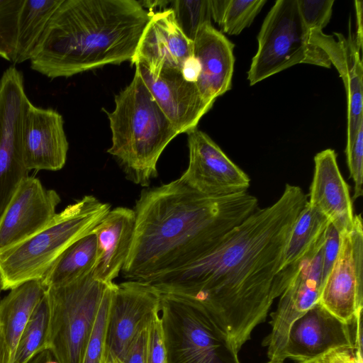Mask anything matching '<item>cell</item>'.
Masks as SVG:
<instances>
[{
    "instance_id": "23",
    "label": "cell",
    "mask_w": 363,
    "mask_h": 363,
    "mask_svg": "<svg viewBox=\"0 0 363 363\" xmlns=\"http://www.w3.org/2000/svg\"><path fill=\"white\" fill-rule=\"evenodd\" d=\"M330 223L325 216L306 202L294 222L284 251L279 272L286 287L309 248Z\"/></svg>"
},
{
    "instance_id": "8",
    "label": "cell",
    "mask_w": 363,
    "mask_h": 363,
    "mask_svg": "<svg viewBox=\"0 0 363 363\" xmlns=\"http://www.w3.org/2000/svg\"><path fill=\"white\" fill-rule=\"evenodd\" d=\"M258 47L247 72L252 86L297 64L331 67L328 56L311 42L297 0H278L266 16L257 35Z\"/></svg>"
},
{
    "instance_id": "5",
    "label": "cell",
    "mask_w": 363,
    "mask_h": 363,
    "mask_svg": "<svg viewBox=\"0 0 363 363\" xmlns=\"http://www.w3.org/2000/svg\"><path fill=\"white\" fill-rule=\"evenodd\" d=\"M111 210L107 203L84 196L57 213L31 237L0 250L2 290L42 279L60 256L74 242L90 233Z\"/></svg>"
},
{
    "instance_id": "20",
    "label": "cell",
    "mask_w": 363,
    "mask_h": 363,
    "mask_svg": "<svg viewBox=\"0 0 363 363\" xmlns=\"http://www.w3.org/2000/svg\"><path fill=\"white\" fill-rule=\"evenodd\" d=\"M234 44L211 23L200 28L193 40V55L200 70L195 82L203 101L212 108L216 99L231 89Z\"/></svg>"
},
{
    "instance_id": "28",
    "label": "cell",
    "mask_w": 363,
    "mask_h": 363,
    "mask_svg": "<svg viewBox=\"0 0 363 363\" xmlns=\"http://www.w3.org/2000/svg\"><path fill=\"white\" fill-rule=\"evenodd\" d=\"M176 22L187 38L193 41L201 26L211 23L209 0L171 1Z\"/></svg>"
},
{
    "instance_id": "13",
    "label": "cell",
    "mask_w": 363,
    "mask_h": 363,
    "mask_svg": "<svg viewBox=\"0 0 363 363\" xmlns=\"http://www.w3.org/2000/svg\"><path fill=\"white\" fill-rule=\"evenodd\" d=\"M188 134L189 164L179 177L196 191L213 197L247 192L250 179L204 132Z\"/></svg>"
},
{
    "instance_id": "24",
    "label": "cell",
    "mask_w": 363,
    "mask_h": 363,
    "mask_svg": "<svg viewBox=\"0 0 363 363\" xmlns=\"http://www.w3.org/2000/svg\"><path fill=\"white\" fill-rule=\"evenodd\" d=\"M63 0H23L18 12L13 64L30 60L55 11Z\"/></svg>"
},
{
    "instance_id": "29",
    "label": "cell",
    "mask_w": 363,
    "mask_h": 363,
    "mask_svg": "<svg viewBox=\"0 0 363 363\" xmlns=\"http://www.w3.org/2000/svg\"><path fill=\"white\" fill-rule=\"evenodd\" d=\"M113 284L107 287L103 296L86 344L82 363H103L111 289Z\"/></svg>"
},
{
    "instance_id": "17",
    "label": "cell",
    "mask_w": 363,
    "mask_h": 363,
    "mask_svg": "<svg viewBox=\"0 0 363 363\" xmlns=\"http://www.w3.org/2000/svg\"><path fill=\"white\" fill-rule=\"evenodd\" d=\"M193 56V41L183 33L172 9L167 8L152 12L130 61L157 76L162 70L182 72Z\"/></svg>"
},
{
    "instance_id": "39",
    "label": "cell",
    "mask_w": 363,
    "mask_h": 363,
    "mask_svg": "<svg viewBox=\"0 0 363 363\" xmlns=\"http://www.w3.org/2000/svg\"><path fill=\"white\" fill-rule=\"evenodd\" d=\"M49 352V350H44L41 352L32 359L29 363H40L47 357Z\"/></svg>"
},
{
    "instance_id": "32",
    "label": "cell",
    "mask_w": 363,
    "mask_h": 363,
    "mask_svg": "<svg viewBox=\"0 0 363 363\" xmlns=\"http://www.w3.org/2000/svg\"><path fill=\"white\" fill-rule=\"evenodd\" d=\"M346 153L350 177L353 179V199L362 196L363 189V123L360 125L354 143Z\"/></svg>"
},
{
    "instance_id": "4",
    "label": "cell",
    "mask_w": 363,
    "mask_h": 363,
    "mask_svg": "<svg viewBox=\"0 0 363 363\" xmlns=\"http://www.w3.org/2000/svg\"><path fill=\"white\" fill-rule=\"evenodd\" d=\"M111 155L135 184L147 186L157 176L158 160L179 133L161 110L140 75L115 97L107 112Z\"/></svg>"
},
{
    "instance_id": "36",
    "label": "cell",
    "mask_w": 363,
    "mask_h": 363,
    "mask_svg": "<svg viewBox=\"0 0 363 363\" xmlns=\"http://www.w3.org/2000/svg\"><path fill=\"white\" fill-rule=\"evenodd\" d=\"M311 363H355L353 348L331 350Z\"/></svg>"
},
{
    "instance_id": "12",
    "label": "cell",
    "mask_w": 363,
    "mask_h": 363,
    "mask_svg": "<svg viewBox=\"0 0 363 363\" xmlns=\"http://www.w3.org/2000/svg\"><path fill=\"white\" fill-rule=\"evenodd\" d=\"M324 233L302 259L298 270L280 296L277 309L271 314V332L262 343L267 347L270 360L284 361L283 351L291 324L319 301L324 283L322 259Z\"/></svg>"
},
{
    "instance_id": "22",
    "label": "cell",
    "mask_w": 363,
    "mask_h": 363,
    "mask_svg": "<svg viewBox=\"0 0 363 363\" xmlns=\"http://www.w3.org/2000/svg\"><path fill=\"white\" fill-rule=\"evenodd\" d=\"M135 225L133 209H111L91 231L96 238V259L94 277L111 284L125 263L132 244Z\"/></svg>"
},
{
    "instance_id": "30",
    "label": "cell",
    "mask_w": 363,
    "mask_h": 363,
    "mask_svg": "<svg viewBox=\"0 0 363 363\" xmlns=\"http://www.w3.org/2000/svg\"><path fill=\"white\" fill-rule=\"evenodd\" d=\"M23 0H0V57L11 61L18 12Z\"/></svg>"
},
{
    "instance_id": "27",
    "label": "cell",
    "mask_w": 363,
    "mask_h": 363,
    "mask_svg": "<svg viewBox=\"0 0 363 363\" xmlns=\"http://www.w3.org/2000/svg\"><path fill=\"white\" fill-rule=\"evenodd\" d=\"M49 313V301L45 290L26 325L13 363H29L38 354L47 350Z\"/></svg>"
},
{
    "instance_id": "41",
    "label": "cell",
    "mask_w": 363,
    "mask_h": 363,
    "mask_svg": "<svg viewBox=\"0 0 363 363\" xmlns=\"http://www.w3.org/2000/svg\"><path fill=\"white\" fill-rule=\"evenodd\" d=\"M267 363H283V362L281 361H274V360H270L269 362Z\"/></svg>"
},
{
    "instance_id": "37",
    "label": "cell",
    "mask_w": 363,
    "mask_h": 363,
    "mask_svg": "<svg viewBox=\"0 0 363 363\" xmlns=\"http://www.w3.org/2000/svg\"><path fill=\"white\" fill-rule=\"evenodd\" d=\"M0 363H9V354L0 321Z\"/></svg>"
},
{
    "instance_id": "18",
    "label": "cell",
    "mask_w": 363,
    "mask_h": 363,
    "mask_svg": "<svg viewBox=\"0 0 363 363\" xmlns=\"http://www.w3.org/2000/svg\"><path fill=\"white\" fill-rule=\"evenodd\" d=\"M310 38L327 54L345 86L347 100V152L363 123L362 43L350 32L346 38L339 33L326 35L323 30H312Z\"/></svg>"
},
{
    "instance_id": "16",
    "label": "cell",
    "mask_w": 363,
    "mask_h": 363,
    "mask_svg": "<svg viewBox=\"0 0 363 363\" xmlns=\"http://www.w3.org/2000/svg\"><path fill=\"white\" fill-rule=\"evenodd\" d=\"M21 143L28 171L61 169L69 149L62 116L52 108L37 107L29 101L23 117Z\"/></svg>"
},
{
    "instance_id": "40",
    "label": "cell",
    "mask_w": 363,
    "mask_h": 363,
    "mask_svg": "<svg viewBox=\"0 0 363 363\" xmlns=\"http://www.w3.org/2000/svg\"><path fill=\"white\" fill-rule=\"evenodd\" d=\"M40 363H59L56 359H54L50 352L47 357Z\"/></svg>"
},
{
    "instance_id": "10",
    "label": "cell",
    "mask_w": 363,
    "mask_h": 363,
    "mask_svg": "<svg viewBox=\"0 0 363 363\" xmlns=\"http://www.w3.org/2000/svg\"><path fill=\"white\" fill-rule=\"evenodd\" d=\"M160 293L138 280L113 284L103 363H122L132 340L160 312Z\"/></svg>"
},
{
    "instance_id": "44",
    "label": "cell",
    "mask_w": 363,
    "mask_h": 363,
    "mask_svg": "<svg viewBox=\"0 0 363 363\" xmlns=\"http://www.w3.org/2000/svg\"><path fill=\"white\" fill-rule=\"evenodd\" d=\"M106 363H113V362H106Z\"/></svg>"
},
{
    "instance_id": "42",
    "label": "cell",
    "mask_w": 363,
    "mask_h": 363,
    "mask_svg": "<svg viewBox=\"0 0 363 363\" xmlns=\"http://www.w3.org/2000/svg\"><path fill=\"white\" fill-rule=\"evenodd\" d=\"M1 290H2V286H1V276H0V292Z\"/></svg>"
},
{
    "instance_id": "14",
    "label": "cell",
    "mask_w": 363,
    "mask_h": 363,
    "mask_svg": "<svg viewBox=\"0 0 363 363\" xmlns=\"http://www.w3.org/2000/svg\"><path fill=\"white\" fill-rule=\"evenodd\" d=\"M56 191L44 188L34 177L18 185L0 216V250L31 237L56 215L60 203Z\"/></svg>"
},
{
    "instance_id": "38",
    "label": "cell",
    "mask_w": 363,
    "mask_h": 363,
    "mask_svg": "<svg viewBox=\"0 0 363 363\" xmlns=\"http://www.w3.org/2000/svg\"><path fill=\"white\" fill-rule=\"evenodd\" d=\"M140 6L144 9H152L156 6H163L171 2V1H138Z\"/></svg>"
},
{
    "instance_id": "21",
    "label": "cell",
    "mask_w": 363,
    "mask_h": 363,
    "mask_svg": "<svg viewBox=\"0 0 363 363\" xmlns=\"http://www.w3.org/2000/svg\"><path fill=\"white\" fill-rule=\"evenodd\" d=\"M314 164L308 204L325 216L340 235L350 231L354 217L352 200L335 152L326 149L317 153Z\"/></svg>"
},
{
    "instance_id": "15",
    "label": "cell",
    "mask_w": 363,
    "mask_h": 363,
    "mask_svg": "<svg viewBox=\"0 0 363 363\" xmlns=\"http://www.w3.org/2000/svg\"><path fill=\"white\" fill-rule=\"evenodd\" d=\"M319 302L296 318L288 330L283 359L311 363L331 350L353 348L350 325Z\"/></svg>"
},
{
    "instance_id": "7",
    "label": "cell",
    "mask_w": 363,
    "mask_h": 363,
    "mask_svg": "<svg viewBox=\"0 0 363 363\" xmlns=\"http://www.w3.org/2000/svg\"><path fill=\"white\" fill-rule=\"evenodd\" d=\"M109 285L96 279L91 271L46 289L50 310L46 350L59 363H82L98 310Z\"/></svg>"
},
{
    "instance_id": "9",
    "label": "cell",
    "mask_w": 363,
    "mask_h": 363,
    "mask_svg": "<svg viewBox=\"0 0 363 363\" xmlns=\"http://www.w3.org/2000/svg\"><path fill=\"white\" fill-rule=\"evenodd\" d=\"M28 99L22 73L9 67L0 79V216L20 183L28 177L21 129Z\"/></svg>"
},
{
    "instance_id": "34",
    "label": "cell",
    "mask_w": 363,
    "mask_h": 363,
    "mask_svg": "<svg viewBox=\"0 0 363 363\" xmlns=\"http://www.w3.org/2000/svg\"><path fill=\"white\" fill-rule=\"evenodd\" d=\"M340 240L341 235L340 233L330 223L324 233L322 250L323 282L336 260L340 246Z\"/></svg>"
},
{
    "instance_id": "19",
    "label": "cell",
    "mask_w": 363,
    "mask_h": 363,
    "mask_svg": "<svg viewBox=\"0 0 363 363\" xmlns=\"http://www.w3.org/2000/svg\"><path fill=\"white\" fill-rule=\"evenodd\" d=\"M154 99L176 130L189 133L211 108L202 99L194 82L179 70H162L152 76L140 63L134 64Z\"/></svg>"
},
{
    "instance_id": "11",
    "label": "cell",
    "mask_w": 363,
    "mask_h": 363,
    "mask_svg": "<svg viewBox=\"0 0 363 363\" xmlns=\"http://www.w3.org/2000/svg\"><path fill=\"white\" fill-rule=\"evenodd\" d=\"M340 235L338 255L324 281L318 302L350 325L363 308V226L361 214L354 215L351 230Z\"/></svg>"
},
{
    "instance_id": "3",
    "label": "cell",
    "mask_w": 363,
    "mask_h": 363,
    "mask_svg": "<svg viewBox=\"0 0 363 363\" xmlns=\"http://www.w3.org/2000/svg\"><path fill=\"white\" fill-rule=\"evenodd\" d=\"M151 15L135 0H63L30 67L52 79L131 60Z\"/></svg>"
},
{
    "instance_id": "43",
    "label": "cell",
    "mask_w": 363,
    "mask_h": 363,
    "mask_svg": "<svg viewBox=\"0 0 363 363\" xmlns=\"http://www.w3.org/2000/svg\"><path fill=\"white\" fill-rule=\"evenodd\" d=\"M1 300V298H0ZM0 321H1V303H0Z\"/></svg>"
},
{
    "instance_id": "26",
    "label": "cell",
    "mask_w": 363,
    "mask_h": 363,
    "mask_svg": "<svg viewBox=\"0 0 363 363\" xmlns=\"http://www.w3.org/2000/svg\"><path fill=\"white\" fill-rule=\"evenodd\" d=\"M211 18L228 35H239L249 27L266 0H209Z\"/></svg>"
},
{
    "instance_id": "6",
    "label": "cell",
    "mask_w": 363,
    "mask_h": 363,
    "mask_svg": "<svg viewBox=\"0 0 363 363\" xmlns=\"http://www.w3.org/2000/svg\"><path fill=\"white\" fill-rule=\"evenodd\" d=\"M167 363H240L234 342L200 301L160 293Z\"/></svg>"
},
{
    "instance_id": "1",
    "label": "cell",
    "mask_w": 363,
    "mask_h": 363,
    "mask_svg": "<svg viewBox=\"0 0 363 363\" xmlns=\"http://www.w3.org/2000/svg\"><path fill=\"white\" fill-rule=\"evenodd\" d=\"M308 197L286 184L272 205L257 208L211 252L144 281L160 293L200 301L239 350L286 288L280 267L291 228Z\"/></svg>"
},
{
    "instance_id": "25",
    "label": "cell",
    "mask_w": 363,
    "mask_h": 363,
    "mask_svg": "<svg viewBox=\"0 0 363 363\" xmlns=\"http://www.w3.org/2000/svg\"><path fill=\"white\" fill-rule=\"evenodd\" d=\"M96 253V238L91 232L72 244L54 262L42 279L44 286L67 283L91 272Z\"/></svg>"
},
{
    "instance_id": "31",
    "label": "cell",
    "mask_w": 363,
    "mask_h": 363,
    "mask_svg": "<svg viewBox=\"0 0 363 363\" xmlns=\"http://www.w3.org/2000/svg\"><path fill=\"white\" fill-rule=\"evenodd\" d=\"M298 10L306 28L323 30L329 23L333 13V0H297Z\"/></svg>"
},
{
    "instance_id": "35",
    "label": "cell",
    "mask_w": 363,
    "mask_h": 363,
    "mask_svg": "<svg viewBox=\"0 0 363 363\" xmlns=\"http://www.w3.org/2000/svg\"><path fill=\"white\" fill-rule=\"evenodd\" d=\"M149 325L141 329L135 336L122 363H145Z\"/></svg>"
},
{
    "instance_id": "33",
    "label": "cell",
    "mask_w": 363,
    "mask_h": 363,
    "mask_svg": "<svg viewBox=\"0 0 363 363\" xmlns=\"http://www.w3.org/2000/svg\"><path fill=\"white\" fill-rule=\"evenodd\" d=\"M159 313L154 315L149 325L145 363H167L166 350Z\"/></svg>"
},
{
    "instance_id": "2",
    "label": "cell",
    "mask_w": 363,
    "mask_h": 363,
    "mask_svg": "<svg viewBox=\"0 0 363 363\" xmlns=\"http://www.w3.org/2000/svg\"><path fill=\"white\" fill-rule=\"evenodd\" d=\"M258 208L247 192L223 197L202 194L180 178L143 189L133 209L134 235L121 271L145 281L177 270L216 248Z\"/></svg>"
}]
</instances>
